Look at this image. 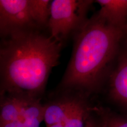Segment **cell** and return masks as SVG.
Wrapping results in <instances>:
<instances>
[{"mask_svg": "<svg viewBox=\"0 0 127 127\" xmlns=\"http://www.w3.org/2000/svg\"><path fill=\"white\" fill-rule=\"evenodd\" d=\"M61 49V41L34 30L6 36L0 49L1 96L39 99Z\"/></svg>", "mask_w": 127, "mask_h": 127, "instance_id": "cell-1", "label": "cell"}, {"mask_svg": "<svg viewBox=\"0 0 127 127\" xmlns=\"http://www.w3.org/2000/svg\"><path fill=\"white\" fill-rule=\"evenodd\" d=\"M127 29L96 15L79 30L62 81L64 88L91 91L99 84Z\"/></svg>", "mask_w": 127, "mask_h": 127, "instance_id": "cell-2", "label": "cell"}, {"mask_svg": "<svg viewBox=\"0 0 127 127\" xmlns=\"http://www.w3.org/2000/svg\"><path fill=\"white\" fill-rule=\"evenodd\" d=\"M93 1L54 0L51 3L48 26L54 38L61 41L72 31L80 30Z\"/></svg>", "mask_w": 127, "mask_h": 127, "instance_id": "cell-3", "label": "cell"}, {"mask_svg": "<svg viewBox=\"0 0 127 127\" xmlns=\"http://www.w3.org/2000/svg\"><path fill=\"white\" fill-rule=\"evenodd\" d=\"M36 26L32 17L29 0L0 1V30L6 36L17 32L34 30Z\"/></svg>", "mask_w": 127, "mask_h": 127, "instance_id": "cell-4", "label": "cell"}, {"mask_svg": "<svg viewBox=\"0 0 127 127\" xmlns=\"http://www.w3.org/2000/svg\"><path fill=\"white\" fill-rule=\"evenodd\" d=\"M77 99L78 97L67 96L45 105L44 121L46 127H62Z\"/></svg>", "mask_w": 127, "mask_h": 127, "instance_id": "cell-5", "label": "cell"}, {"mask_svg": "<svg viewBox=\"0 0 127 127\" xmlns=\"http://www.w3.org/2000/svg\"><path fill=\"white\" fill-rule=\"evenodd\" d=\"M98 17L118 27L127 28V0H98Z\"/></svg>", "mask_w": 127, "mask_h": 127, "instance_id": "cell-6", "label": "cell"}, {"mask_svg": "<svg viewBox=\"0 0 127 127\" xmlns=\"http://www.w3.org/2000/svg\"><path fill=\"white\" fill-rule=\"evenodd\" d=\"M1 96L0 125L15 120L33 101L38 99L21 95H5Z\"/></svg>", "mask_w": 127, "mask_h": 127, "instance_id": "cell-7", "label": "cell"}, {"mask_svg": "<svg viewBox=\"0 0 127 127\" xmlns=\"http://www.w3.org/2000/svg\"><path fill=\"white\" fill-rule=\"evenodd\" d=\"M110 93L114 100L127 106V51L121 57L111 77Z\"/></svg>", "mask_w": 127, "mask_h": 127, "instance_id": "cell-8", "label": "cell"}, {"mask_svg": "<svg viewBox=\"0 0 127 127\" xmlns=\"http://www.w3.org/2000/svg\"><path fill=\"white\" fill-rule=\"evenodd\" d=\"M44 110L45 105L41 104L40 99H36L15 120L0 125V127H39L44 121Z\"/></svg>", "mask_w": 127, "mask_h": 127, "instance_id": "cell-9", "label": "cell"}, {"mask_svg": "<svg viewBox=\"0 0 127 127\" xmlns=\"http://www.w3.org/2000/svg\"><path fill=\"white\" fill-rule=\"evenodd\" d=\"M93 112V107L82 98H78L74 107L62 127H85Z\"/></svg>", "mask_w": 127, "mask_h": 127, "instance_id": "cell-10", "label": "cell"}, {"mask_svg": "<svg viewBox=\"0 0 127 127\" xmlns=\"http://www.w3.org/2000/svg\"><path fill=\"white\" fill-rule=\"evenodd\" d=\"M51 3L49 0H29L30 12L36 26L48 25Z\"/></svg>", "mask_w": 127, "mask_h": 127, "instance_id": "cell-11", "label": "cell"}, {"mask_svg": "<svg viewBox=\"0 0 127 127\" xmlns=\"http://www.w3.org/2000/svg\"><path fill=\"white\" fill-rule=\"evenodd\" d=\"M93 111L98 115L101 127H127V118L112 114L102 107L93 108Z\"/></svg>", "mask_w": 127, "mask_h": 127, "instance_id": "cell-12", "label": "cell"}, {"mask_svg": "<svg viewBox=\"0 0 127 127\" xmlns=\"http://www.w3.org/2000/svg\"><path fill=\"white\" fill-rule=\"evenodd\" d=\"M85 127H101V126L99 121H96L91 115L87 120Z\"/></svg>", "mask_w": 127, "mask_h": 127, "instance_id": "cell-13", "label": "cell"}]
</instances>
